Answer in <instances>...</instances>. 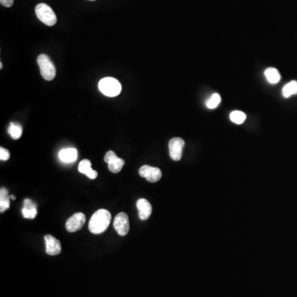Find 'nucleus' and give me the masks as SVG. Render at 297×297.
<instances>
[{"instance_id": "obj_6", "label": "nucleus", "mask_w": 297, "mask_h": 297, "mask_svg": "<svg viewBox=\"0 0 297 297\" xmlns=\"http://www.w3.org/2000/svg\"><path fill=\"white\" fill-rule=\"evenodd\" d=\"M184 145V141L179 137H175L170 140V142L168 143V148H169V155L173 160L179 161L182 158Z\"/></svg>"}, {"instance_id": "obj_10", "label": "nucleus", "mask_w": 297, "mask_h": 297, "mask_svg": "<svg viewBox=\"0 0 297 297\" xmlns=\"http://www.w3.org/2000/svg\"><path fill=\"white\" fill-rule=\"evenodd\" d=\"M45 242H46V254L51 256H55L60 254L61 252V244L60 240L56 238L53 237L52 235H47L45 236Z\"/></svg>"}, {"instance_id": "obj_5", "label": "nucleus", "mask_w": 297, "mask_h": 297, "mask_svg": "<svg viewBox=\"0 0 297 297\" xmlns=\"http://www.w3.org/2000/svg\"><path fill=\"white\" fill-rule=\"evenodd\" d=\"M104 161L108 163L109 170L113 173H118L123 169L125 164V161L123 158H119L113 151L107 152L104 157Z\"/></svg>"}, {"instance_id": "obj_4", "label": "nucleus", "mask_w": 297, "mask_h": 297, "mask_svg": "<svg viewBox=\"0 0 297 297\" xmlns=\"http://www.w3.org/2000/svg\"><path fill=\"white\" fill-rule=\"evenodd\" d=\"M37 63L41 70V76L43 77V79L47 81H50L55 79L56 70L48 55H43V54L39 55L37 58Z\"/></svg>"}, {"instance_id": "obj_20", "label": "nucleus", "mask_w": 297, "mask_h": 297, "mask_svg": "<svg viewBox=\"0 0 297 297\" xmlns=\"http://www.w3.org/2000/svg\"><path fill=\"white\" fill-rule=\"evenodd\" d=\"M221 98L218 94H214L212 96L206 101V107L209 109H214V108H217L219 104L221 103Z\"/></svg>"}, {"instance_id": "obj_11", "label": "nucleus", "mask_w": 297, "mask_h": 297, "mask_svg": "<svg viewBox=\"0 0 297 297\" xmlns=\"http://www.w3.org/2000/svg\"><path fill=\"white\" fill-rule=\"evenodd\" d=\"M137 209L139 211L140 219L142 221H146L149 218L152 213V206L147 199L141 198L137 202Z\"/></svg>"}, {"instance_id": "obj_16", "label": "nucleus", "mask_w": 297, "mask_h": 297, "mask_svg": "<svg viewBox=\"0 0 297 297\" xmlns=\"http://www.w3.org/2000/svg\"><path fill=\"white\" fill-rule=\"evenodd\" d=\"M265 76H266L268 81L272 84H278L281 80V75L278 72V70L275 68H269L265 70Z\"/></svg>"}, {"instance_id": "obj_22", "label": "nucleus", "mask_w": 297, "mask_h": 297, "mask_svg": "<svg viewBox=\"0 0 297 297\" xmlns=\"http://www.w3.org/2000/svg\"><path fill=\"white\" fill-rule=\"evenodd\" d=\"M0 2H1V4H2V6L10 7H12L13 2H14V0H0Z\"/></svg>"}, {"instance_id": "obj_14", "label": "nucleus", "mask_w": 297, "mask_h": 297, "mask_svg": "<svg viewBox=\"0 0 297 297\" xmlns=\"http://www.w3.org/2000/svg\"><path fill=\"white\" fill-rule=\"evenodd\" d=\"M59 158L65 163H72L78 158V152L74 148H64L60 151Z\"/></svg>"}, {"instance_id": "obj_15", "label": "nucleus", "mask_w": 297, "mask_h": 297, "mask_svg": "<svg viewBox=\"0 0 297 297\" xmlns=\"http://www.w3.org/2000/svg\"><path fill=\"white\" fill-rule=\"evenodd\" d=\"M10 207V197L7 193V190L2 187L0 190V212L3 213Z\"/></svg>"}, {"instance_id": "obj_3", "label": "nucleus", "mask_w": 297, "mask_h": 297, "mask_svg": "<svg viewBox=\"0 0 297 297\" xmlns=\"http://www.w3.org/2000/svg\"><path fill=\"white\" fill-rule=\"evenodd\" d=\"M36 17L46 26H52L57 22V17L52 8L46 3H39L35 8Z\"/></svg>"}, {"instance_id": "obj_25", "label": "nucleus", "mask_w": 297, "mask_h": 297, "mask_svg": "<svg viewBox=\"0 0 297 297\" xmlns=\"http://www.w3.org/2000/svg\"><path fill=\"white\" fill-rule=\"evenodd\" d=\"M90 1H94V0H90Z\"/></svg>"}, {"instance_id": "obj_13", "label": "nucleus", "mask_w": 297, "mask_h": 297, "mask_svg": "<svg viewBox=\"0 0 297 297\" xmlns=\"http://www.w3.org/2000/svg\"><path fill=\"white\" fill-rule=\"evenodd\" d=\"M23 217L26 219H34L37 215L36 204L30 199H25L23 208L22 210Z\"/></svg>"}, {"instance_id": "obj_9", "label": "nucleus", "mask_w": 297, "mask_h": 297, "mask_svg": "<svg viewBox=\"0 0 297 297\" xmlns=\"http://www.w3.org/2000/svg\"><path fill=\"white\" fill-rule=\"evenodd\" d=\"M139 174L149 182H156L160 180L162 172L158 168L148 165H143L140 168Z\"/></svg>"}, {"instance_id": "obj_17", "label": "nucleus", "mask_w": 297, "mask_h": 297, "mask_svg": "<svg viewBox=\"0 0 297 297\" xmlns=\"http://www.w3.org/2000/svg\"><path fill=\"white\" fill-rule=\"evenodd\" d=\"M296 94H297V81L296 80L291 81L283 87V96L286 99H288Z\"/></svg>"}, {"instance_id": "obj_23", "label": "nucleus", "mask_w": 297, "mask_h": 297, "mask_svg": "<svg viewBox=\"0 0 297 297\" xmlns=\"http://www.w3.org/2000/svg\"><path fill=\"white\" fill-rule=\"evenodd\" d=\"M10 198L12 199V200H15L16 197H15V196H13V195H12V196H10Z\"/></svg>"}, {"instance_id": "obj_21", "label": "nucleus", "mask_w": 297, "mask_h": 297, "mask_svg": "<svg viewBox=\"0 0 297 297\" xmlns=\"http://www.w3.org/2000/svg\"><path fill=\"white\" fill-rule=\"evenodd\" d=\"M10 158L9 151L6 149V148H0V159L2 161H6Z\"/></svg>"}, {"instance_id": "obj_8", "label": "nucleus", "mask_w": 297, "mask_h": 297, "mask_svg": "<svg viewBox=\"0 0 297 297\" xmlns=\"http://www.w3.org/2000/svg\"><path fill=\"white\" fill-rule=\"evenodd\" d=\"M86 221V216L82 212H78L68 219L65 223V228L69 232H76L80 230Z\"/></svg>"}, {"instance_id": "obj_2", "label": "nucleus", "mask_w": 297, "mask_h": 297, "mask_svg": "<svg viewBox=\"0 0 297 297\" xmlns=\"http://www.w3.org/2000/svg\"><path fill=\"white\" fill-rule=\"evenodd\" d=\"M99 89L101 93L105 96L113 98L120 94L122 91V84L118 79L107 77L99 81Z\"/></svg>"}, {"instance_id": "obj_24", "label": "nucleus", "mask_w": 297, "mask_h": 297, "mask_svg": "<svg viewBox=\"0 0 297 297\" xmlns=\"http://www.w3.org/2000/svg\"><path fill=\"white\" fill-rule=\"evenodd\" d=\"M0 69H1V70H2V63H0Z\"/></svg>"}, {"instance_id": "obj_19", "label": "nucleus", "mask_w": 297, "mask_h": 297, "mask_svg": "<svg viewBox=\"0 0 297 297\" xmlns=\"http://www.w3.org/2000/svg\"><path fill=\"white\" fill-rule=\"evenodd\" d=\"M230 118L232 123L240 125L245 123L246 115H245V113H243L241 111H234V112L230 113Z\"/></svg>"}, {"instance_id": "obj_1", "label": "nucleus", "mask_w": 297, "mask_h": 297, "mask_svg": "<svg viewBox=\"0 0 297 297\" xmlns=\"http://www.w3.org/2000/svg\"><path fill=\"white\" fill-rule=\"evenodd\" d=\"M112 216L108 210L100 209L93 215L89 223V229L91 233L99 235L104 232L110 225Z\"/></svg>"}, {"instance_id": "obj_18", "label": "nucleus", "mask_w": 297, "mask_h": 297, "mask_svg": "<svg viewBox=\"0 0 297 297\" xmlns=\"http://www.w3.org/2000/svg\"><path fill=\"white\" fill-rule=\"evenodd\" d=\"M8 132H9V135L12 139H19L20 137H22V127L20 125L16 124V123H10L9 128H8Z\"/></svg>"}, {"instance_id": "obj_7", "label": "nucleus", "mask_w": 297, "mask_h": 297, "mask_svg": "<svg viewBox=\"0 0 297 297\" xmlns=\"http://www.w3.org/2000/svg\"><path fill=\"white\" fill-rule=\"evenodd\" d=\"M113 225L118 235L121 236L127 235L130 230L129 217L127 216V214L125 212L118 214L115 217Z\"/></svg>"}, {"instance_id": "obj_12", "label": "nucleus", "mask_w": 297, "mask_h": 297, "mask_svg": "<svg viewBox=\"0 0 297 297\" xmlns=\"http://www.w3.org/2000/svg\"><path fill=\"white\" fill-rule=\"evenodd\" d=\"M78 169L81 173L86 175L90 179H95L98 177V172L92 168L91 161L89 159H84L79 163Z\"/></svg>"}]
</instances>
